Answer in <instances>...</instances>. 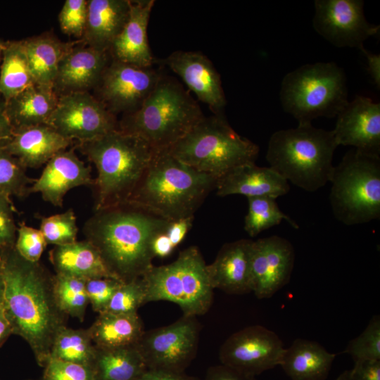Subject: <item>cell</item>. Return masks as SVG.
Masks as SVG:
<instances>
[{
    "label": "cell",
    "instance_id": "1",
    "mask_svg": "<svg viewBox=\"0 0 380 380\" xmlns=\"http://www.w3.org/2000/svg\"><path fill=\"white\" fill-rule=\"evenodd\" d=\"M4 299L13 334L29 345L37 364L44 367L58 333L66 327L58 308L53 276L39 262L23 258L15 246L0 250Z\"/></svg>",
    "mask_w": 380,
    "mask_h": 380
},
{
    "label": "cell",
    "instance_id": "2",
    "mask_svg": "<svg viewBox=\"0 0 380 380\" xmlns=\"http://www.w3.org/2000/svg\"><path fill=\"white\" fill-rule=\"evenodd\" d=\"M169 223L126 202L94 211L83 233L113 277L128 282L142 277L153 266V240Z\"/></svg>",
    "mask_w": 380,
    "mask_h": 380
},
{
    "label": "cell",
    "instance_id": "3",
    "mask_svg": "<svg viewBox=\"0 0 380 380\" xmlns=\"http://www.w3.org/2000/svg\"><path fill=\"white\" fill-rule=\"evenodd\" d=\"M217 180L156 151L127 202L170 222L194 216Z\"/></svg>",
    "mask_w": 380,
    "mask_h": 380
},
{
    "label": "cell",
    "instance_id": "4",
    "mask_svg": "<svg viewBox=\"0 0 380 380\" xmlns=\"http://www.w3.org/2000/svg\"><path fill=\"white\" fill-rule=\"evenodd\" d=\"M94 165V211L126 203L156 151L139 137L115 130L75 146Z\"/></svg>",
    "mask_w": 380,
    "mask_h": 380
},
{
    "label": "cell",
    "instance_id": "5",
    "mask_svg": "<svg viewBox=\"0 0 380 380\" xmlns=\"http://www.w3.org/2000/svg\"><path fill=\"white\" fill-rule=\"evenodd\" d=\"M203 117L200 106L182 85L163 75L141 106L123 115L118 127L161 151L172 146Z\"/></svg>",
    "mask_w": 380,
    "mask_h": 380
},
{
    "label": "cell",
    "instance_id": "6",
    "mask_svg": "<svg viewBox=\"0 0 380 380\" xmlns=\"http://www.w3.org/2000/svg\"><path fill=\"white\" fill-rule=\"evenodd\" d=\"M337 146L332 130L302 123L274 132L266 159L270 167L288 182L314 192L329 182Z\"/></svg>",
    "mask_w": 380,
    "mask_h": 380
},
{
    "label": "cell",
    "instance_id": "7",
    "mask_svg": "<svg viewBox=\"0 0 380 380\" xmlns=\"http://www.w3.org/2000/svg\"><path fill=\"white\" fill-rule=\"evenodd\" d=\"M167 151L188 166L217 179L245 163H255L260 148L240 136L224 115L203 117Z\"/></svg>",
    "mask_w": 380,
    "mask_h": 380
},
{
    "label": "cell",
    "instance_id": "8",
    "mask_svg": "<svg viewBox=\"0 0 380 380\" xmlns=\"http://www.w3.org/2000/svg\"><path fill=\"white\" fill-rule=\"evenodd\" d=\"M280 100L298 124L336 117L349 101L345 72L334 62L303 65L284 77Z\"/></svg>",
    "mask_w": 380,
    "mask_h": 380
},
{
    "label": "cell",
    "instance_id": "9",
    "mask_svg": "<svg viewBox=\"0 0 380 380\" xmlns=\"http://www.w3.org/2000/svg\"><path fill=\"white\" fill-rule=\"evenodd\" d=\"M329 201L334 217L346 225L380 217V157L348 151L334 167Z\"/></svg>",
    "mask_w": 380,
    "mask_h": 380
},
{
    "label": "cell",
    "instance_id": "10",
    "mask_svg": "<svg viewBox=\"0 0 380 380\" xmlns=\"http://www.w3.org/2000/svg\"><path fill=\"white\" fill-rule=\"evenodd\" d=\"M145 304L165 300L177 305L184 316L203 315L213 300L207 264L197 246L182 251L171 263L153 266L141 277Z\"/></svg>",
    "mask_w": 380,
    "mask_h": 380
},
{
    "label": "cell",
    "instance_id": "11",
    "mask_svg": "<svg viewBox=\"0 0 380 380\" xmlns=\"http://www.w3.org/2000/svg\"><path fill=\"white\" fill-rule=\"evenodd\" d=\"M201 324L194 316L144 331L136 346L148 369L183 373L196 355Z\"/></svg>",
    "mask_w": 380,
    "mask_h": 380
},
{
    "label": "cell",
    "instance_id": "12",
    "mask_svg": "<svg viewBox=\"0 0 380 380\" xmlns=\"http://www.w3.org/2000/svg\"><path fill=\"white\" fill-rule=\"evenodd\" d=\"M48 125L66 139L88 141L118 130V121L88 91L58 96Z\"/></svg>",
    "mask_w": 380,
    "mask_h": 380
},
{
    "label": "cell",
    "instance_id": "13",
    "mask_svg": "<svg viewBox=\"0 0 380 380\" xmlns=\"http://www.w3.org/2000/svg\"><path fill=\"white\" fill-rule=\"evenodd\" d=\"M163 74L110 59L96 87L98 99L114 115L136 111L156 86Z\"/></svg>",
    "mask_w": 380,
    "mask_h": 380
},
{
    "label": "cell",
    "instance_id": "14",
    "mask_svg": "<svg viewBox=\"0 0 380 380\" xmlns=\"http://www.w3.org/2000/svg\"><path fill=\"white\" fill-rule=\"evenodd\" d=\"M285 348L274 331L261 325L246 327L229 336L221 346L222 365L255 376L280 365Z\"/></svg>",
    "mask_w": 380,
    "mask_h": 380
},
{
    "label": "cell",
    "instance_id": "15",
    "mask_svg": "<svg viewBox=\"0 0 380 380\" xmlns=\"http://www.w3.org/2000/svg\"><path fill=\"white\" fill-rule=\"evenodd\" d=\"M312 25L334 46L360 50L380 27L367 20L362 0H316Z\"/></svg>",
    "mask_w": 380,
    "mask_h": 380
},
{
    "label": "cell",
    "instance_id": "16",
    "mask_svg": "<svg viewBox=\"0 0 380 380\" xmlns=\"http://www.w3.org/2000/svg\"><path fill=\"white\" fill-rule=\"evenodd\" d=\"M295 253L289 241L272 236L253 241L251 258V292L269 298L289 283Z\"/></svg>",
    "mask_w": 380,
    "mask_h": 380
},
{
    "label": "cell",
    "instance_id": "17",
    "mask_svg": "<svg viewBox=\"0 0 380 380\" xmlns=\"http://www.w3.org/2000/svg\"><path fill=\"white\" fill-rule=\"evenodd\" d=\"M332 130L338 146H350L364 153L380 155V103L356 96L336 115Z\"/></svg>",
    "mask_w": 380,
    "mask_h": 380
},
{
    "label": "cell",
    "instance_id": "18",
    "mask_svg": "<svg viewBox=\"0 0 380 380\" xmlns=\"http://www.w3.org/2000/svg\"><path fill=\"white\" fill-rule=\"evenodd\" d=\"M165 63L214 115H224L227 101L220 75L207 56L198 51H176Z\"/></svg>",
    "mask_w": 380,
    "mask_h": 380
},
{
    "label": "cell",
    "instance_id": "19",
    "mask_svg": "<svg viewBox=\"0 0 380 380\" xmlns=\"http://www.w3.org/2000/svg\"><path fill=\"white\" fill-rule=\"evenodd\" d=\"M94 182L91 168L78 158L74 148H66L46 163L41 175L30 186V194L39 193L44 201L61 208L70 190L81 186H92Z\"/></svg>",
    "mask_w": 380,
    "mask_h": 380
},
{
    "label": "cell",
    "instance_id": "20",
    "mask_svg": "<svg viewBox=\"0 0 380 380\" xmlns=\"http://www.w3.org/2000/svg\"><path fill=\"white\" fill-rule=\"evenodd\" d=\"M110 59L108 51L74 44L59 63L53 90L61 96L96 88Z\"/></svg>",
    "mask_w": 380,
    "mask_h": 380
},
{
    "label": "cell",
    "instance_id": "21",
    "mask_svg": "<svg viewBox=\"0 0 380 380\" xmlns=\"http://www.w3.org/2000/svg\"><path fill=\"white\" fill-rule=\"evenodd\" d=\"M253 241L239 239L224 244L214 261L207 265L213 289L229 294L251 292V258Z\"/></svg>",
    "mask_w": 380,
    "mask_h": 380
},
{
    "label": "cell",
    "instance_id": "22",
    "mask_svg": "<svg viewBox=\"0 0 380 380\" xmlns=\"http://www.w3.org/2000/svg\"><path fill=\"white\" fill-rule=\"evenodd\" d=\"M153 0L131 1L129 16L122 30L113 42L112 59L139 67H151L156 62L148 40L147 28Z\"/></svg>",
    "mask_w": 380,
    "mask_h": 380
},
{
    "label": "cell",
    "instance_id": "23",
    "mask_svg": "<svg viewBox=\"0 0 380 380\" xmlns=\"http://www.w3.org/2000/svg\"><path fill=\"white\" fill-rule=\"evenodd\" d=\"M217 195H243L248 198L268 196L277 198L290 190L289 182L270 167L255 163L239 165L217 179Z\"/></svg>",
    "mask_w": 380,
    "mask_h": 380
},
{
    "label": "cell",
    "instance_id": "24",
    "mask_svg": "<svg viewBox=\"0 0 380 380\" xmlns=\"http://www.w3.org/2000/svg\"><path fill=\"white\" fill-rule=\"evenodd\" d=\"M72 144L46 124L13 131L12 137L0 146L25 167L37 168Z\"/></svg>",
    "mask_w": 380,
    "mask_h": 380
},
{
    "label": "cell",
    "instance_id": "25",
    "mask_svg": "<svg viewBox=\"0 0 380 380\" xmlns=\"http://www.w3.org/2000/svg\"><path fill=\"white\" fill-rule=\"evenodd\" d=\"M130 0H88L87 17L81 41L100 51H108L127 23Z\"/></svg>",
    "mask_w": 380,
    "mask_h": 380
},
{
    "label": "cell",
    "instance_id": "26",
    "mask_svg": "<svg viewBox=\"0 0 380 380\" xmlns=\"http://www.w3.org/2000/svg\"><path fill=\"white\" fill-rule=\"evenodd\" d=\"M58 96L50 87L33 84L6 102V113L13 131L48 125Z\"/></svg>",
    "mask_w": 380,
    "mask_h": 380
},
{
    "label": "cell",
    "instance_id": "27",
    "mask_svg": "<svg viewBox=\"0 0 380 380\" xmlns=\"http://www.w3.org/2000/svg\"><path fill=\"white\" fill-rule=\"evenodd\" d=\"M335 357L317 342L297 338L285 348L279 366L291 380H325Z\"/></svg>",
    "mask_w": 380,
    "mask_h": 380
},
{
    "label": "cell",
    "instance_id": "28",
    "mask_svg": "<svg viewBox=\"0 0 380 380\" xmlns=\"http://www.w3.org/2000/svg\"><path fill=\"white\" fill-rule=\"evenodd\" d=\"M49 260L57 274L85 279H116L105 265L97 249L87 240L54 246L49 252Z\"/></svg>",
    "mask_w": 380,
    "mask_h": 380
},
{
    "label": "cell",
    "instance_id": "29",
    "mask_svg": "<svg viewBox=\"0 0 380 380\" xmlns=\"http://www.w3.org/2000/svg\"><path fill=\"white\" fill-rule=\"evenodd\" d=\"M23 42L34 83L53 88L59 63L75 43L63 42L49 34Z\"/></svg>",
    "mask_w": 380,
    "mask_h": 380
},
{
    "label": "cell",
    "instance_id": "30",
    "mask_svg": "<svg viewBox=\"0 0 380 380\" xmlns=\"http://www.w3.org/2000/svg\"><path fill=\"white\" fill-rule=\"evenodd\" d=\"M95 380H134L148 370L136 345L99 347L92 364Z\"/></svg>",
    "mask_w": 380,
    "mask_h": 380
},
{
    "label": "cell",
    "instance_id": "31",
    "mask_svg": "<svg viewBox=\"0 0 380 380\" xmlns=\"http://www.w3.org/2000/svg\"><path fill=\"white\" fill-rule=\"evenodd\" d=\"M88 329L95 346L107 348L136 345L145 331L137 312L100 313Z\"/></svg>",
    "mask_w": 380,
    "mask_h": 380
},
{
    "label": "cell",
    "instance_id": "32",
    "mask_svg": "<svg viewBox=\"0 0 380 380\" xmlns=\"http://www.w3.org/2000/svg\"><path fill=\"white\" fill-rule=\"evenodd\" d=\"M34 84L23 40L6 41L0 65V96L6 102Z\"/></svg>",
    "mask_w": 380,
    "mask_h": 380
},
{
    "label": "cell",
    "instance_id": "33",
    "mask_svg": "<svg viewBox=\"0 0 380 380\" xmlns=\"http://www.w3.org/2000/svg\"><path fill=\"white\" fill-rule=\"evenodd\" d=\"M95 353L96 346L89 329L65 327L53 341L50 358L92 367Z\"/></svg>",
    "mask_w": 380,
    "mask_h": 380
},
{
    "label": "cell",
    "instance_id": "34",
    "mask_svg": "<svg viewBox=\"0 0 380 380\" xmlns=\"http://www.w3.org/2000/svg\"><path fill=\"white\" fill-rule=\"evenodd\" d=\"M85 279L63 274L53 276V291L57 305L66 315L82 322L89 300Z\"/></svg>",
    "mask_w": 380,
    "mask_h": 380
},
{
    "label": "cell",
    "instance_id": "35",
    "mask_svg": "<svg viewBox=\"0 0 380 380\" xmlns=\"http://www.w3.org/2000/svg\"><path fill=\"white\" fill-rule=\"evenodd\" d=\"M248 208L245 217L244 229L254 237L272 227L287 221L292 227L299 226L279 208L276 198L262 196L248 198Z\"/></svg>",
    "mask_w": 380,
    "mask_h": 380
},
{
    "label": "cell",
    "instance_id": "36",
    "mask_svg": "<svg viewBox=\"0 0 380 380\" xmlns=\"http://www.w3.org/2000/svg\"><path fill=\"white\" fill-rule=\"evenodd\" d=\"M26 167L18 158L0 146V194L25 197L35 182L26 173Z\"/></svg>",
    "mask_w": 380,
    "mask_h": 380
},
{
    "label": "cell",
    "instance_id": "37",
    "mask_svg": "<svg viewBox=\"0 0 380 380\" xmlns=\"http://www.w3.org/2000/svg\"><path fill=\"white\" fill-rule=\"evenodd\" d=\"M39 229L47 244L64 246L77 241V217L71 208L62 213L42 217Z\"/></svg>",
    "mask_w": 380,
    "mask_h": 380
},
{
    "label": "cell",
    "instance_id": "38",
    "mask_svg": "<svg viewBox=\"0 0 380 380\" xmlns=\"http://www.w3.org/2000/svg\"><path fill=\"white\" fill-rule=\"evenodd\" d=\"M344 353L350 355L354 363L380 360V317L374 315L364 331L352 339Z\"/></svg>",
    "mask_w": 380,
    "mask_h": 380
},
{
    "label": "cell",
    "instance_id": "39",
    "mask_svg": "<svg viewBox=\"0 0 380 380\" xmlns=\"http://www.w3.org/2000/svg\"><path fill=\"white\" fill-rule=\"evenodd\" d=\"M146 289L141 278L123 282L115 291L103 312L129 314L136 313L145 304Z\"/></svg>",
    "mask_w": 380,
    "mask_h": 380
},
{
    "label": "cell",
    "instance_id": "40",
    "mask_svg": "<svg viewBox=\"0 0 380 380\" xmlns=\"http://www.w3.org/2000/svg\"><path fill=\"white\" fill-rule=\"evenodd\" d=\"M87 0L65 1L58 15L60 27L63 33L82 39L87 22Z\"/></svg>",
    "mask_w": 380,
    "mask_h": 380
},
{
    "label": "cell",
    "instance_id": "41",
    "mask_svg": "<svg viewBox=\"0 0 380 380\" xmlns=\"http://www.w3.org/2000/svg\"><path fill=\"white\" fill-rule=\"evenodd\" d=\"M45 238L40 229L21 222L17 229L15 248L23 258L38 262L46 246Z\"/></svg>",
    "mask_w": 380,
    "mask_h": 380
},
{
    "label": "cell",
    "instance_id": "42",
    "mask_svg": "<svg viewBox=\"0 0 380 380\" xmlns=\"http://www.w3.org/2000/svg\"><path fill=\"white\" fill-rule=\"evenodd\" d=\"M42 380H95L92 367L50 358Z\"/></svg>",
    "mask_w": 380,
    "mask_h": 380
},
{
    "label": "cell",
    "instance_id": "43",
    "mask_svg": "<svg viewBox=\"0 0 380 380\" xmlns=\"http://www.w3.org/2000/svg\"><path fill=\"white\" fill-rule=\"evenodd\" d=\"M122 283L114 278L87 279L86 293L92 310L99 314L103 312L113 296Z\"/></svg>",
    "mask_w": 380,
    "mask_h": 380
},
{
    "label": "cell",
    "instance_id": "44",
    "mask_svg": "<svg viewBox=\"0 0 380 380\" xmlns=\"http://www.w3.org/2000/svg\"><path fill=\"white\" fill-rule=\"evenodd\" d=\"M11 197L0 194V250L15 246L18 227Z\"/></svg>",
    "mask_w": 380,
    "mask_h": 380
},
{
    "label": "cell",
    "instance_id": "45",
    "mask_svg": "<svg viewBox=\"0 0 380 380\" xmlns=\"http://www.w3.org/2000/svg\"><path fill=\"white\" fill-rule=\"evenodd\" d=\"M350 380H380V360L354 363Z\"/></svg>",
    "mask_w": 380,
    "mask_h": 380
},
{
    "label": "cell",
    "instance_id": "46",
    "mask_svg": "<svg viewBox=\"0 0 380 380\" xmlns=\"http://www.w3.org/2000/svg\"><path fill=\"white\" fill-rule=\"evenodd\" d=\"M203 380H257L255 376L241 373L224 365L210 367Z\"/></svg>",
    "mask_w": 380,
    "mask_h": 380
},
{
    "label": "cell",
    "instance_id": "47",
    "mask_svg": "<svg viewBox=\"0 0 380 380\" xmlns=\"http://www.w3.org/2000/svg\"><path fill=\"white\" fill-rule=\"evenodd\" d=\"M194 216L170 222L165 232L175 248L184 239L191 229Z\"/></svg>",
    "mask_w": 380,
    "mask_h": 380
},
{
    "label": "cell",
    "instance_id": "48",
    "mask_svg": "<svg viewBox=\"0 0 380 380\" xmlns=\"http://www.w3.org/2000/svg\"><path fill=\"white\" fill-rule=\"evenodd\" d=\"M134 380H202L198 377L183 373L168 372L148 369Z\"/></svg>",
    "mask_w": 380,
    "mask_h": 380
},
{
    "label": "cell",
    "instance_id": "49",
    "mask_svg": "<svg viewBox=\"0 0 380 380\" xmlns=\"http://www.w3.org/2000/svg\"><path fill=\"white\" fill-rule=\"evenodd\" d=\"M174 249L165 231L157 234L153 240L152 251L155 257H167Z\"/></svg>",
    "mask_w": 380,
    "mask_h": 380
},
{
    "label": "cell",
    "instance_id": "50",
    "mask_svg": "<svg viewBox=\"0 0 380 380\" xmlns=\"http://www.w3.org/2000/svg\"><path fill=\"white\" fill-rule=\"evenodd\" d=\"M361 51L363 53L367 61V71L369 76L374 81L375 85L380 88V54L373 53L362 47Z\"/></svg>",
    "mask_w": 380,
    "mask_h": 380
},
{
    "label": "cell",
    "instance_id": "51",
    "mask_svg": "<svg viewBox=\"0 0 380 380\" xmlns=\"http://www.w3.org/2000/svg\"><path fill=\"white\" fill-rule=\"evenodd\" d=\"M13 128L6 113V102L0 96V144L8 141L13 135Z\"/></svg>",
    "mask_w": 380,
    "mask_h": 380
},
{
    "label": "cell",
    "instance_id": "52",
    "mask_svg": "<svg viewBox=\"0 0 380 380\" xmlns=\"http://www.w3.org/2000/svg\"><path fill=\"white\" fill-rule=\"evenodd\" d=\"M13 334L11 323L6 314L3 303H0V347Z\"/></svg>",
    "mask_w": 380,
    "mask_h": 380
},
{
    "label": "cell",
    "instance_id": "53",
    "mask_svg": "<svg viewBox=\"0 0 380 380\" xmlns=\"http://www.w3.org/2000/svg\"><path fill=\"white\" fill-rule=\"evenodd\" d=\"M4 289V279H3V276L1 273V270L0 267V303H3Z\"/></svg>",
    "mask_w": 380,
    "mask_h": 380
},
{
    "label": "cell",
    "instance_id": "54",
    "mask_svg": "<svg viewBox=\"0 0 380 380\" xmlns=\"http://www.w3.org/2000/svg\"><path fill=\"white\" fill-rule=\"evenodd\" d=\"M334 380H350L349 370L344 371Z\"/></svg>",
    "mask_w": 380,
    "mask_h": 380
},
{
    "label": "cell",
    "instance_id": "55",
    "mask_svg": "<svg viewBox=\"0 0 380 380\" xmlns=\"http://www.w3.org/2000/svg\"><path fill=\"white\" fill-rule=\"evenodd\" d=\"M6 42L0 38V65L2 60L3 53L5 48Z\"/></svg>",
    "mask_w": 380,
    "mask_h": 380
},
{
    "label": "cell",
    "instance_id": "56",
    "mask_svg": "<svg viewBox=\"0 0 380 380\" xmlns=\"http://www.w3.org/2000/svg\"><path fill=\"white\" fill-rule=\"evenodd\" d=\"M29 380H31V379H29Z\"/></svg>",
    "mask_w": 380,
    "mask_h": 380
}]
</instances>
